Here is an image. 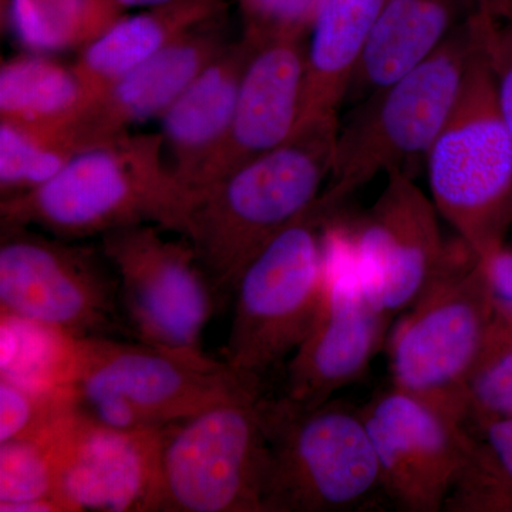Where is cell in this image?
Here are the masks:
<instances>
[{
  "mask_svg": "<svg viewBox=\"0 0 512 512\" xmlns=\"http://www.w3.org/2000/svg\"><path fill=\"white\" fill-rule=\"evenodd\" d=\"M248 393L165 427L156 512H265L268 434Z\"/></svg>",
  "mask_w": 512,
  "mask_h": 512,
  "instance_id": "9c48e42d",
  "label": "cell"
},
{
  "mask_svg": "<svg viewBox=\"0 0 512 512\" xmlns=\"http://www.w3.org/2000/svg\"><path fill=\"white\" fill-rule=\"evenodd\" d=\"M261 409L271 450L265 512L356 510L382 490L362 410L332 399L301 407L265 394Z\"/></svg>",
  "mask_w": 512,
  "mask_h": 512,
  "instance_id": "ba28073f",
  "label": "cell"
},
{
  "mask_svg": "<svg viewBox=\"0 0 512 512\" xmlns=\"http://www.w3.org/2000/svg\"><path fill=\"white\" fill-rule=\"evenodd\" d=\"M244 36L256 43L279 37L305 39L311 32L318 0H241Z\"/></svg>",
  "mask_w": 512,
  "mask_h": 512,
  "instance_id": "83f0119b",
  "label": "cell"
},
{
  "mask_svg": "<svg viewBox=\"0 0 512 512\" xmlns=\"http://www.w3.org/2000/svg\"><path fill=\"white\" fill-rule=\"evenodd\" d=\"M362 416L389 500L400 511L443 510L476 444L466 424L396 387L373 397Z\"/></svg>",
  "mask_w": 512,
  "mask_h": 512,
  "instance_id": "4fadbf2b",
  "label": "cell"
},
{
  "mask_svg": "<svg viewBox=\"0 0 512 512\" xmlns=\"http://www.w3.org/2000/svg\"><path fill=\"white\" fill-rule=\"evenodd\" d=\"M306 79L303 39L256 43L247 64L231 126L191 191L291 140L301 121Z\"/></svg>",
  "mask_w": 512,
  "mask_h": 512,
  "instance_id": "2e32d148",
  "label": "cell"
},
{
  "mask_svg": "<svg viewBox=\"0 0 512 512\" xmlns=\"http://www.w3.org/2000/svg\"><path fill=\"white\" fill-rule=\"evenodd\" d=\"M426 167L431 200L461 241L481 259L504 247L512 225V134L485 57L483 28L463 90Z\"/></svg>",
  "mask_w": 512,
  "mask_h": 512,
  "instance_id": "8992f818",
  "label": "cell"
},
{
  "mask_svg": "<svg viewBox=\"0 0 512 512\" xmlns=\"http://www.w3.org/2000/svg\"><path fill=\"white\" fill-rule=\"evenodd\" d=\"M387 0H318L306 46V79L299 128L339 123L338 111L367 37Z\"/></svg>",
  "mask_w": 512,
  "mask_h": 512,
  "instance_id": "ffe728a7",
  "label": "cell"
},
{
  "mask_svg": "<svg viewBox=\"0 0 512 512\" xmlns=\"http://www.w3.org/2000/svg\"><path fill=\"white\" fill-rule=\"evenodd\" d=\"M255 47V40L248 36L228 43L160 117L158 133L167 163L190 191L227 137L242 76Z\"/></svg>",
  "mask_w": 512,
  "mask_h": 512,
  "instance_id": "ac0fdd59",
  "label": "cell"
},
{
  "mask_svg": "<svg viewBox=\"0 0 512 512\" xmlns=\"http://www.w3.org/2000/svg\"><path fill=\"white\" fill-rule=\"evenodd\" d=\"M67 390L90 419L121 430H157L217 404L258 393L220 360L137 340L73 338Z\"/></svg>",
  "mask_w": 512,
  "mask_h": 512,
  "instance_id": "277c9868",
  "label": "cell"
},
{
  "mask_svg": "<svg viewBox=\"0 0 512 512\" xmlns=\"http://www.w3.org/2000/svg\"><path fill=\"white\" fill-rule=\"evenodd\" d=\"M0 308L72 338L126 332L117 276L97 247L32 228L2 227Z\"/></svg>",
  "mask_w": 512,
  "mask_h": 512,
  "instance_id": "30bf717a",
  "label": "cell"
},
{
  "mask_svg": "<svg viewBox=\"0 0 512 512\" xmlns=\"http://www.w3.org/2000/svg\"><path fill=\"white\" fill-rule=\"evenodd\" d=\"M501 322H503V320H501ZM504 323V322H503ZM505 325L508 326V328H510L512 330V325H510V323H505Z\"/></svg>",
  "mask_w": 512,
  "mask_h": 512,
  "instance_id": "836d02e7",
  "label": "cell"
},
{
  "mask_svg": "<svg viewBox=\"0 0 512 512\" xmlns=\"http://www.w3.org/2000/svg\"><path fill=\"white\" fill-rule=\"evenodd\" d=\"M407 311L389 340L393 387L467 426L468 380L497 320L483 259L460 239Z\"/></svg>",
  "mask_w": 512,
  "mask_h": 512,
  "instance_id": "5b68a950",
  "label": "cell"
},
{
  "mask_svg": "<svg viewBox=\"0 0 512 512\" xmlns=\"http://www.w3.org/2000/svg\"><path fill=\"white\" fill-rule=\"evenodd\" d=\"M481 28L484 53L493 74L498 104L512 134V15L495 19L488 9L487 0H481Z\"/></svg>",
  "mask_w": 512,
  "mask_h": 512,
  "instance_id": "f1b7e54d",
  "label": "cell"
},
{
  "mask_svg": "<svg viewBox=\"0 0 512 512\" xmlns=\"http://www.w3.org/2000/svg\"><path fill=\"white\" fill-rule=\"evenodd\" d=\"M480 440L512 484V417H485L473 421Z\"/></svg>",
  "mask_w": 512,
  "mask_h": 512,
  "instance_id": "4dcf8cb0",
  "label": "cell"
},
{
  "mask_svg": "<svg viewBox=\"0 0 512 512\" xmlns=\"http://www.w3.org/2000/svg\"><path fill=\"white\" fill-rule=\"evenodd\" d=\"M73 409L70 393L35 389L0 377V444L39 439Z\"/></svg>",
  "mask_w": 512,
  "mask_h": 512,
  "instance_id": "484cf974",
  "label": "cell"
},
{
  "mask_svg": "<svg viewBox=\"0 0 512 512\" xmlns=\"http://www.w3.org/2000/svg\"><path fill=\"white\" fill-rule=\"evenodd\" d=\"M480 0H387L367 37L346 99L360 101L433 55Z\"/></svg>",
  "mask_w": 512,
  "mask_h": 512,
  "instance_id": "d6986e66",
  "label": "cell"
},
{
  "mask_svg": "<svg viewBox=\"0 0 512 512\" xmlns=\"http://www.w3.org/2000/svg\"><path fill=\"white\" fill-rule=\"evenodd\" d=\"M339 123L301 127L291 140L191 191L183 237L218 296L275 237L318 202L328 183Z\"/></svg>",
  "mask_w": 512,
  "mask_h": 512,
  "instance_id": "6da1fadb",
  "label": "cell"
},
{
  "mask_svg": "<svg viewBox=\"0 0 512 512\" xmlns=\"http://www.w3.org/2000/svg\"><path fill=\"white\" fill-rule=\"evenodd\" d=\"M94 99L73 66L45 57H16L0 69L3 123L73 130Z\"/></svg>",
  "mask_w": 512,
  "mask_h": 512,
  "instance_id": "7402d4cb",
  "label": "cell"
},
{
  "mask_svg": "<svg viewBox=\"0 0 512 512\" xmlns=\"http://www.w3.org/2000/svg\"><path fill=\"white\" fill-rule=\"evenodd\" d=\"M373 207L348 231L363 288L393 318L419 301L446 265L439 211L410 174L392 170Z\"/></svg>",
  "mask_w": 512,
  "mask_h": 512,
  "instance_id": "5bb4252c",
  "label": "cell"
},
{
  "mask_svg": "<svg viewBox=\"0 0 512 512\" xmlns=\"http://www.w3.org/2000/svg\"><path fill=\"white\" fill-rule=\"evenodd\" d=\"M329 218L316 202L249 262L232 292L222 362L256 392L264 393L265 380L302 345L318 315Z\"/></svg>",
  "mask_w": 512,
  "mask_h": 512,
  "instance_id": "52a82bcc",
  "label": "cell"
},
{
  "mask_svg": "<svg viewBox=\"0 0 512 512\" xmlns=\"http://www.w3.org/2000/svg\"><path fill=\"white\" fill-rule=\"evenodd\" d=\"M190 195L167 163L160 133H127L80 151L36 190L3 198L0 218L2 227L67 241L143 224L183 237Z\"/></svg>",
  "mask_w": 512,
  "mask_h": 512,
  "instance_id": "7a4b0ae2",
  "label": "cell"
},
{
  "mask_svg": "<svg viewBox=\"0 0 512 512\" xmlns=\"http://www.w3.org/2000/svg\"><path fill=\"white\" fill-rule=\"evenodd\" d=\"M467 397L470 423L485 417H512V330L498 318L468 380Z\"/></svg>",
  "mask_w": 512,
  "mask_h": 512,
  "instance_id": "4316f807",
  "label": "cell"
},
{
  "mask_svg": "<svg viewBox=\"0 0 512 512\" xmlns=\"http://www.w3.org/2000/svg\"><path fill=\"white\" fill-rule=\"evenodd\" d=\"M487 6L495 19H504L512 15V0H487Z\"/></svg>",
  "mask_w": 512,
  "mask_h": 512,
  "instance_id": "d6a6232c",
  "label": "cell"
},
{
  "mask_svg": "<svg viewBox=\"0 0 512 512\" xmlns=\"http://www.w3.org/2000/svg\"><path fill=\"white\" fill-rule=\"evenodd\" d=\"M82 151L69 128L20 126L0 121V192L3 198L36 190Z\"/></svg>",
  "mask_w": 512,
  "mask_h": 512,
  "instance_id": "603a6c76",
  "label": "cell"
},
{
  "mask_svg": "<svg viewBox=\"0 0 512 512\" xmlns=\"http://www.w3.org/2000/svg\"><path fill=\"white\" fill-rule=\"evenodd\" d=\"M490 282L495 315L512 325V248L501 247L483 259Z\"/></svg>",
  "mask_w": 512,
  "mask_h": 512,
  "instance_id": "f546056e",
  "label": "cell"
},
{
  "mask_svg": "<svg viewBox=\"0 0 512 512\" xmlns=\"http://www.w3.org/2000/svg\"><path fill=\"white\" fill-rule=\"evenodd\" d=\"M109 0H12V18L23 42L37 49L89 45L119 20Z\"/></svg>",
  "mask_w": 512,
  "mask_h": 512,
  "instance_id": "cb8c5ba5",
  "label": "cell"
},
{
  "mask_svg": "<svg viewBox=\"0 0 512 512\" xmlns=\"http://www.w3.org/2000/svg\"><path fill=\"white\" fill-rule=\"evenodd\" d=\"M156 225L109 232L100 247L119 285L124 329L156 348L204 353L202 335L220 299L190 242Z\"/></svg>",
  "mask_w": 512,
  "mask_h": 512,
  "instance_id": "8fae6325",
  "label": "cell"
},
{
  "mask_svg": "<svg viewBox=\"0 0 512 512\" xmlns=\"http://www.w3.org/2000/svg\"><path fill=\"white\" fill-rule=\"evenodd\" d=\"M165 429L121 430L74 406L50 431L64 512H156Z\"/></svg>",
  "mask_w": 512,
  "mask_h": 512,
  "instance_id": "9a60e30c",
  "label": "cell"
},
{
  "mask_svg": "<svg viewBox=\"0 0 512 512\" xmlns=\"http://www.w3.org/2000/svg\"><path fill=\"white\" fill-rule=\"evenodd\" d=\"M393 318L367 295L346 228L326 222V275L318 315L286 366L281 394L301 407L319 406L365 375Z\"/></svg>",
  "mask_w": 512,
  "mask_h": 512,
  "instance_id": "7c38bea8",
  "label": "cell"
},
{
  "mask_svg": "<svg viewBox=\"0 0 512 512\" xmlns=\"http://www.w3.org/2000/svg\"><path fill=\"white\" fill-rule=\"evenodd\" d=\"M222 2H187L148 9L117 20L103 35L84 46L74 70L96 97L114 80L156 56L178 37L210 22Z\"/></svg>",
  "mask_w": 512,
  "mask_h": 512,
  "instance_id": "44dd1931",
  "label": "cell"
},
{
  "mask_svg": "<svg viewBox=\"0 0 512 512\" xmlns=\"http://www.w3.org/2000/svg\"><path fill=\"white\" fill-rule=\"evenodd\" d=\"M117 8H146L156 9L165 8V6L180 5L187 2H201V0H109ZM208 2H224V0H208Z\"/></svg>",
  "mask_w": 512,
  "mask_h": 512,
  "instance_id": "1f68e13d",
  "label": "cell"
},
{
  "mask_svg": "<svg viewBox=\"0 0 512 512\" xmlns=\"http://www.w3.org/2000/svg\"><path fill=\"white\" fill-rule=\"evenodd\" d=\"M228 43L220 30L205 22L114 80L73 127L82 150L110 143L127 134L128 128L160 119Z\"/></svg>",
  "mask_w": 512,
  "mask_h": 512,
  "instance_id": "e0dca14e",
  "label": "cell"
},
{
  "mask_svg": "<svg viewBox=\"0 0 512 512\" xmlns=\"http://www.w3.org/2000/svg\"><path fill=\"white\" fill-rule=\"evenodd\" d=\"M480 3L437 52L357 101L336 136L332 171L318 200L325 214L335 215L353 192L377 175L392 170L410 174L414 161H426L456 107L480 46Z\"/></svg>",
  "mask_w": 512,
  "mask_h": 512,
  "instance_id": "3957f363",
  "label": "cell"
},
{
  "mask_svg": "<svg viewBox=\"0 0 512 512\" xmlns=\"http://www.w3.org/2000/svg\"><path fill=\"white\" fill-rule=\"evenodd\" d=\"M50 431L39 439L0 444V511L33 501L60 505Z\"/></svg>",
  "mask_w": 512,
  "mask_h": 512,
  "instance_id": "d4e9b609",
  "label": "cell"
}]
</instances>
